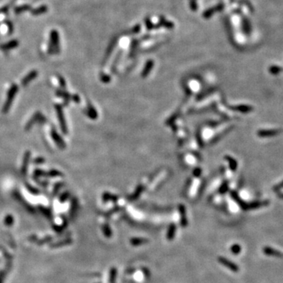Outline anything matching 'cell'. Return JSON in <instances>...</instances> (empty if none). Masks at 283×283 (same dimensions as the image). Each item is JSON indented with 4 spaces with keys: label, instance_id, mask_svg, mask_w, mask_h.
I'll return each instance as SVG.
<instances>
[{
    "label": "cell",
    "instance_id": "cell-1",
    "mask_svg": "<svg viewBox=\"0 0 283 283\" xmlns=\"http://www.w3.org/2000/svg\"><path fill=\"white\" fill-rule=\"evenodd\" d=\"M234 198L237 201V202L240 205L242 209L244 210H251V209H256L262 208L263 206H267L269 205V201H254L252 203H245V201H242L240 198L237 196V194H234Z\"/></svg>",
    "mask_w": 283,
    "mask_h": 283
},
{
    "label": "cell",
    "instance_id": "cell-2",
    "mask_svg": "<svg viewBox=\"0 0 283 283\" xmlns=\"http://www.w3.org/2000/svg\"><path fill=\"white\" fill-rule=\"evenodd\" d=\"M17 90H18V88H17V86L16 84H13L11 86V88L9 89V91H8V95H7V99L6 101V103L3 106V109H2V112L3 113H6L8 112V110L10 108V106H11L12 102H13V100L15 97V95L17 93Z\"/></svg>",
    "mask_w": 283,
    "mask_h": 283
},
{
    "label": "cell",
    "instance_id": "cell-3",
    "mask_svg": "<svg viewBox=\"0 0 283 283\" xmlns=\"http://www.w3.org/2000/svg\"><path fill=\"white\" fill-rule=\"evenodd\" d=\"M282 132V129H263L260 130L257 134L260 137L264 138V137H273L280 134Z\"/></svg>",
    "mask_w": 283,
    "mask_h": 283
},
{
    "label": "cell",
    "instance_id": "cell-4",
    "mask_svg": "<svg viewBox=\"0 0 283 283\" xmlns=\"http://www.w3.org/2000/svg\"><path fill=\"white\" fill-rule=\"evenodd\" d=\"M218 260H219V262L221 263V264H223L224 267H227L228 269H230L231 271L238 272V270H239L238 266L236 263L232 262V261L226 259V258H224V257H223V256L219 257Z\"/></svg>",
    "mask_w": 283,
    "mask_h": 283
},
{
    "label": "cell",
    "instance_id": "cell-5",
    "mask_svg": "<svg viewBox=\"0 0 283 283\" xmlns=\"http://www.w3.org/2000/svg\"><path fill=\"white\" fill-rule=\"evenodd\" d=\"M56 110L57 113H58V119H59V122L60 124H61V127H62V130L65 134L67 133V128H66V124H65V118H64V115L63 113H62V107L60 106H56Z\"/></svg>",
    "mask_w": 283,
    "mask_h": 283
},
{
    "label": "cell",
    "instance_id": "cell-6",
    "mask_svg": "<svg viewBox=\"0 0 283 283\" xmlns=\"http://www.w3.org/2000/svg\"><path fill=\"white\" fill-rule=\"evenodd\" d=\"M263 253L267 256H270L278 257V258H283V253L278 250H276L271 247H264L263 249Z\"/></svg>",
    "mask_w": 283,
    "mask_h": 283
},
{
    "label": "cell",
    "instance_id": "cell-7",
    "mask_svg": "<svg viewBox=\"0 0 283 283\" xmlns=\"http://www.w3.org/2000/svg\"><path fill=\"white\" fill-rule=\"evenodd\" d=\"M223 8H224V4H219L218 6H215V7H212V8H211V9L206 10V11L205 12V13H204V17H211L213 13H216V11L221 10Z\"/></svg>",
    "mask_w": 283,
    "mask_h": 283
},
{
    "label": "cell",
    "instance_id": "cell-8",
    "mask_svg": "<svg viewBox=\"0 0 283 283\" xmlns=\"http://www.w3.org/2000/svg\"><path fill=\"white\" fill-rule=\"evenodd\" d=\"M36 76H37V72H36V71H32V72H31V73H30L29 74L27 75L26 77H24V79H23L21 84H22L23 86L27 85V84H28V83H29L30 81H31V80H32L33 79H35V77H36Z\"/></svg>",
    "mask_w": 283,
    "mask_h": 283
},
{
    "label": "cell",
    "instance_id": "cell-9",
    "mask_svg": "<svg viewBox=\"0 0 283 283\" xmlns=\"http://www.w3.org/2000/svg\"><path fill=\"white\" fill-rule=\"evenodd\" d=\"M149 241L146 238H133L130 240L131 244L134 246H138L140 245L145 244V243H147Z\"/></svg>",
    "mask_w": 283,
    "mask_h": 283
},
{
    "label": "cell",
    "instance_id": "cell-10",
    "mask_svg": "<svg viewBox=\"0 0 283 283\" xmlns=\"http://www.w3.org/2000/svg\"><path fill=\"white\" fill-rule=\"evenodd\" d=\"M175 231H176V227L175 224H171V226L168 228V233H167V238L168 241L173 240L174 237L175 235Z\"/></svg>",
    "mask_w": 283,
    "mask_h": 283
},
{
    "label": "cell",
    "instance_id": "cell-11",
    "mask_svg": "<svg viewBox=\"0 0 283 283\" xmlns=\"http://www.w3.org/2000/svg\"><path fill=\"white\" fill-rule=\"evenodd\" d=\"M268 71L270 74L278 75L282 71V68L280 67V66H278V65H272V66L269 67Z\"/></svg>",
    "mask_w": 283,
    "mask_h": 283
},
{
    "label": "cell",
    "instance_id": "cell-12",
    "mask_svg": "<svg viewBox=\"0 0 283 283\" xmlns=\"http://www.w3.org/2000/svg\"><path fill=\"white\" fill-rule=\"evenodd\" d=\"M30 157V153L27 152L24 154V161H23V166H22V172L23 173H26L27 171V167H28V162Z\"/></svg>",
    "mask_w": 283,
    "mask_h": 283
},
{
    "label": "cell",
    "instance_id": "cell-13",
    "mask_svg": "<svg viewBox=\"0 0 283 283\" xmlns=\"http://www.w3.org/2000/svg\"><path fill=\"white\" fill-rule=\"evenodd\" d=\"M116 274H117V270L115 267H113L110 270L109 274V283H115L116 278Z\"/></svg>",
    "mask_w": 283,
    "mask_h": 283
},
{
    "label": "cell",
    "instance_id": "cell-14",
    "mask_svg": "<svg viewBox=\"0 0 283 283\" xmlns=\"http://www.w3.org/2000/svg\"><path fill=\"white\" fill-rule=\"evenodd\" d=\"M231 253L233 254H235V255H238V254L240 253L241 251H242V248H241L240 245L235 244L231 247Z\"/></svg>",
    "mask_w": 283,
    "mask_h": 283
},
{
    "label": "cell",
    "instance_id": "cell-15",
    "mask_svg": "<svg viewBox=\"0 0 283 283\" xmlns=\"http://www.w3.org/2000/svg\"><path fill=\"white\" fill-rule=\"evenodd\" d=\"M102 231L103 233H104L105 236L107 237V238H109V237L112 236V231L110 229V227H109V225H104L102 227Z\"/></svg>",
    "mask_w": 283,
    "mask_h": 283
},
{
    "label": "cell",
    "instance_id": "cell-16",
    "mask_svg": "<svg viewBox=\"0 0 283 283\" xmlns=\"http://www.w3.org/2000/svg\"><path fill=\"white\" fill-rule=\"evenodd\" d=\"M52 135H53V137H54V140H55V141L57 142V143L58 144V145H60V146H64V142H62V140L61 139V138H60L59 137V135H58V134H57L56 132H55V131H52Z\"/></svg>",
    "mask_w": 283,
    "mask_h": 283
},
{
    "label": "cell",
    "instance_id": "cell-17",
    "mask_svg": "<svg viewBox=\"0 0 283 283\" xmlns=\"http://www.w3.org/2000/svg\"><path fill=\"white\" fill-rule=\"evenodd\" d=\"M243 28H244V31L246 34H249L250 32V24L249 22L248 21L247 18H244L243 19Z\"/></svg>",
    "mask_w": 283,
    "mask_h": 283
},
{
    "label": "cell",
    "instance_id": "cell-18",
    "mask_svg": "<svg viewBox=\"0 0 283 283\" xmlns=\"http://www.w3.org/2000/svg\"><path fill=\"white\" fill-rule=\"evenodd\" d=\"M181 225L183 227H186L187 226V221H186V216H185L184 209H181Z\"/></svg>",
    "mask_w": 283,
    "mask_h": 283
},
{
    "label": "cell",
    "instance_id": "cell-19",
    "mask_svg": "<svg viewBox=\"0 0 283 283\" xmlns=\"http://www.w3.org/2000/svg\"><path fill=\"white\" fill-rule=\"evenodd\" d=\"M5 224L8 226H10L13 224V218L11 216H7L5 218Z\"/></svg>",
    "mask_w": 283,
    "mask_h": 283
},
{
    "label": "cell",
    "instance_id": "cell-20",
    "mask_svg": "<svg viewBox=\"0 0 283 283\" xmlns=\"http://www.w3.org/2000/svg\"><path fill=\"white\" fill-rule=\"evenodd\" d=\"M281 189H283V180L281 181V182H280L279 183L276 184L275 186L273 187V190H274V192L279 191V190H281Z\"/></svg>",
    "mask_w": 283,
    "mask_h": 283
},
{
    "label": "cell",
    "instance_id": "cell-21",
    "mask_svg": "<svg viewBox=\"0 0 283 283\" xmlns=\"http://www.w3.org/2000/svg\"><path fill=\"white\" fill-rule=\"evenodd\" d=\"M160 24L163 25V26L168 27V28H172V27H173V24H172V23L168 22V21H166L165 20H161Z\"/></svg>",
    "mask_w": 283,
    "mask_h": 283
},
{
    "label": "cell",
    "instance_id": "cell-22",
    "mask_svg": "<svg viewBox=\"0 0 283 283\" xmlns=\"http://www.w3.org/2000/svg\"><path fill=\"white\" fill-rule=\"evenodd\" d=\"M145 24H146V27H147L148 29H152V28H154V26L153 25L152 22H150L149 18H146V20H145Z\"/></svg>",
    "mask_w": 283,
    "mask_h": 283
},
{
    "label": "cell",
    "instance_id": "cell-23",
    "mask_svg": "<svg viewBox=\"0 0 283 283\" xmlns=\"http://www.w3.org/2000/svg\"><path fill=\"white\" fill-rule=\"evenodd\" d=\"M49 175L53 177L58 176V175H61V172H59V171H55V170H52V171L49 172Z\"/></svg>",
    "mask_w": 283,
    "mask_h": 283
},
{
    "label": "cell",
    "instance_id": "cell-24",
    "mask_svg": "<svg viewBox=\"0 0 283 283\" xmlns=\"http://www.w3.org/2000/svg\"><path fill=\"white\" fill-rule=\"evenodd\" d=\"M190 7L193 10L197 9V3H196L195 0H190Z\"/></svg>",
    "mask_w": 283,
    "mask_h": 283
},
{
    "label": "cell",
    "instance_id": "cell-25",
    "mask_svg": "<svg viewBox=\"0 0 283 283\" xmlns=\"http://www.w3.org/2000/svg\"><path fill=\"white\" fill-rule=\"evenodd\" d=\"M139 29H140V26L139 25H137V26H135L134 28H133V32H138V31H139Z\"/></svg>",
    "mask_w": 283,
    "mask_h": 283
},
{
    "label": "cell",
    "instance_id": "cell-26",
    "mask_svg": "<svg viewBox=\"0 0 283 283\" xmlns=\"http://www.w3.org/2000/svg\"><path fill=\"white\" fill-rule=\"evenodd\" d=\"M277 196H278V198H279L280 199L283 200V193H278V194H277Z\"/></svg>",
    "mask_w": 283,
    "mask_h": 283
}]
</instances>
